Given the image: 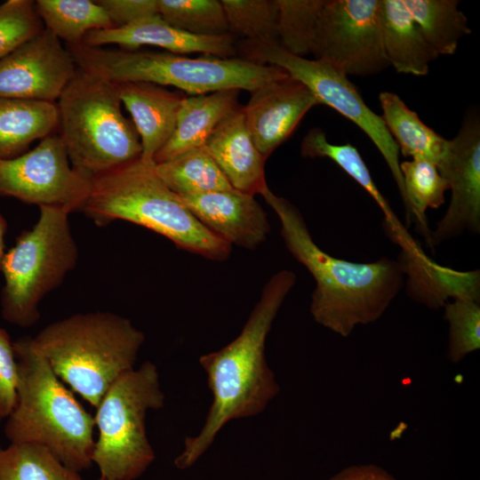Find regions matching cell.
I'll list each match as a JSON object with an SVG mask.
<instances>
[{
  "label": "cell",
  "mask_w": 480,
  "mask_h": 480,
  "mask_svg": "<svg viewBox=\"0 0 480 480\" xmlns=\"http://www.w3.org/2000/svg\"><path fill=\"white\" fill-rule=\"evenodd\" d=\"M295 283L296 275L291 270L274 274L264 285L239 335L220 350L199 358L212 402L198 435L186 437L183 452L174 460L178 468L191 467L228 421L260 413L278 394L279 386L265 359V343Z\"/></svg>",
  "instance_id": "1"
},
{
  "label": "cell",
  "mask_w": 480,
  "mask_h": 480,
  "mask_svg": "<svg viewBox=\"0 0 480 480\" xmlns=\"http://www.w3.org/2000/svg\"><path fill=\"white\" fill-rule=\"evenodd\" d=\"M260 195L280 220L287 250L316 282L310 303L314 320L342 337L359 324L378 320L404 284L398 260L383 257L360 263L333 257L315 243L293 204L275 195L268 186Z\"/></svg>",
  "instance_id": "2"
},
{
  "label": "cell",
  "mask_w": 480,
  "mask_h": 480,
  "mask_svg": "<svg viewBox=\"0 0 480 480\" xmlns=\"http://www.w3.org/2000/svg\"><path fill=\"white\" fill-rule=\"evenodd\" d=\"M155 165L140 157L92 177L81 211L97 226L126 220L166 237L181 250L226 260L232 246L196 218L160 179Z\"/></svg>",
  "instance_id": "3"
},
{
  "label": "cell",
  "mask_w": 480,
  "mask_h": 480,
  "mask_svg": "<svg viewBox=\"0 0 480 480\" xmlns=\"http://www.w3.org/2000/svg\"><path fill=\"white\" fill-rule=\"evenodd\" d=\"M17 401L4 428L11 443L46 447L67 468L80 472L92 465L94 418L56 376L31 337L13 341Z\"/></svg>",
  "instance_id": "4"
},
{
  "label": "cell",
  "mask_w": 480,
  "mask_h": 480,
  "mask_svg": "<svg viewBox=\"0 0 480 480\" xmlns=\"http://www.w3.org/2000/svg\"><path fill=\"white\" fill-rule=\"evenodd\" d=\"M144 340L129 319L94 311L46 325L31 343L63 383L97 408L110 386L134 369Z\"/></svg>",
  "instance_id": "5"
},
{
  "label": "cell",
  "mask_w": 480,
  "mask_h": 480,
  "mask_svg": "<svg viewBox=\"0 0 480 480\" xmlns=\"http://www.w3.org/2000/svg\"><path fill=\"white\" fill-rule=\"evenodd\" d=\"M76 67L114 84L150 83L173 86L190 95L222 90L252 92L289 76L284 69L244 59L190 58L169 52L66 45Z\"/></svg>",
  "instance_id": "6"
},
{
  "label": "cell",
  "mask_w": 480,
  "mask_h": 480,
  "mask_svg": "<svg viewBox=\"0 0 480 480\" xmlns=\"http://www.w3.org/2000/svg\"><path fill=\"white\" fill-rule=\"evenodd\" d=\"M116 84L77 68L57 100L60 137L74 168L93 177L141 156V144L121 109Z\"/></svg>",
  "instance_id": "7"
},
{
  "label": "cell",
  "mask_w": 480,
  "mask_h": 480,
  "mask_svg": "<svg viewBox=\"0 0 480 480\" xmlns=\"http://www.w3.org/2000/svg\"><path fill=\"white\" fill-rule=\"evenodd\" d=\"M39 209L37 222L17 238L0 266L5 282L1 292L2 316L20 327L32 326L40 319V301L62 284L78 259L69 213L52 206Z\"/></svg>",
  "instance_id": "8"
},
{
  "label": "cell",
  "mask_w": 480,
  "mask_h": 480,
  "mask_svg": "<svg viewBox=\"0 0 480 480\" xmlns=\"http://www.w3.org/2000/svg\"><path fill=\"white\" fill-rule=\"evenodd\" d=\"M156 366L150 361L120 376L97 406L94 418L99 429L92 462L100 477L108 480H134L155 460L146 432L148 410L164 406Z\"/></svg>",
  "instance_id": "9"
},
{
  "label": "cell",
  "mask_w": 480,
  "mask_h": 480,
  "mask_svg": "<svg viewBox=\"0 0 480 480\" xmlns=\"http://www.w3.org/2000/svg\"><path fill=\"white\" fill-rule=\"evenodd\" d=\"M239 48L244 60L284 69L290 76L309 89L319 104L332 108L356 124L369 137L392 174L404 203L406 226H410L412 217L400 170L397 145L389 134L381 116L374 113L366 105L348 76L327 62L292 55L277 43L243 40Z\"/></svg>",
  "instance_id": "10"
},
{
  "label": "cell",
  "mask_w": 480,
  "mask_h": 480,
  "mask_svg": "<svg viewBox=\"0 0 480 480\" xmlns=\"http://www.w3.org/2000/svg\"><path fill=\"white\" fill-rule=\"evenodd\" d=\"M311 53L347 76L376 75L389 67L382 41L380 0H325Z\"/></svg>",
  "instance_id": "11"
},
{
  "label": "cell",
  "mask_w": 480,
  "mask_h": 480,
  "mask_svg": "<svg viewBox=\"0 0 480 480\" xmlns=\"http://www.w3.org/2000/svg\"><path fill=\"white\" fill-rule=\"evenodd\" d=\"M92 178L74 168L58 134L40 140L31 150L0 160V196L40 206L81 211Z\"/></svg>",
  "instance_id": "12"
},
{
  "label": "cell",
  "mask_w": 480,
  "mask_h": 480,
  "mask_svg": "<svg viewBox=\"0 0 480 480\" xmlns=\"http://www.w3.org/2000/svg\"><path fill=\"white\" fill-rule=\"evenodd\" d=\"M437 168L452 191L450 204L431 231L429 248L464 232L480 233V121L467 116L456 136L449 140Z\"/></svg>",
  "instance_id": "13"
},
{
  "label": "cell",
  "mask_w": 480,
  "mask_h": 480,
  "mask_svg": "<svg viewBox=\"0 0 480 480\" xmlns=\"http://www.w3.org/2000/svg\"><path fill=\"white\" fill-rule=\"evenodd\" d=\"M76 69L68 48L44 28L0 59V97L56 102Z\"/></svg>",
  "instance_id": "14"
},
{
  "label": "cell",
  "mask_w": 480,
  "mask_h": 480,
  "mask_svg": "<svg viewBox=\"0 0 480 480\" xmlns=\"http://www.w3.org/2000/svg\"><path fill=\"white\" fill-rule=\"evenodd\" d=\"M316 105L319 101L310 90L289 76L251 92L242 108L252 139L267 159Z\"/></svg>",
  "instance_id": "15"
},
{
  "label": "cell",
  "mask_w": 480,
  "mask_h": 480,
  "mask_svg": "<svg viewBox=\"0 0 480 480\" xmlns=\"http://www.w3.org/2000/svg\"><path fill=\"white\" fill-rule=\"evenodd\" d=\"M180 197L205 228L231 246L253 250L270 233L267 214L254 196L230 188Z\"/></svg>",
  "instance_id": "16"
},
{
  "label": "cell",
  "mask_w": 480,
  "mask_h": 480,
  "mask_svg": "<svg viewBox=\"0 0 480 480\" xmlns=\"http://www.w3.org/2000/svg\"><path fill=\"white\" fill-rule=\"evenodd\" d=\"M92 47L117 44L124 49L142 45L156 46L177 54L203 53L218 58H233L236 48L233 35L196 36L167 24L159 15L147 17L121 28L88 32L81 43Z\"/></svg>",
  "instance_id": "17"
},
{
  "label": "cell",
  "mask_w": 480,
  "mask_h": 480,
  "mask_svg": "<svg viewBox=\"0 0 480 480\" xmlns=\"http://www.w3.org/2000/svg\"><path fill=\"white\" fill-rule=\"evenodd\" d=\"M204 147L233 188L254 196L268 187L266 158L252 139L242 107L219 124Z\"/></svg>",
  "instance_id": "18"
},
{
  "label": "cell",
  "mask_w": 480,
  "mask_h": 480,
  "mask_svg": "<svg viewBox=\"0 0 480 480\" xmlns=\"http://www.w3.org/2000/svg\"><path fill=\"white\" fill-rule=\"evenodd\" d=\"M116 87L139 134L142 148L140 158L154 162V156L173 132L184 96L150 83H122L116 84Z\"/></svg>",
  "instance_id": "19"
},
{
  "label": "cell",
  "mask_w": 480,
  "mask_h": 480,
  "mask_svg": "<svg viewBox=\"0 0 480 480\" xmlns=\"http://www.w3.org/2000/svg\"><path fill=\"white\" fill-rule=\"evenodd\" d=\"M409 297L419 304L436 309L449 299L480 302V270L459 271L432 260L420 245L401 250L398 257Z\"/></svg>",
  "instance_id": "20"
},
{
  "label": "cell",
  "mask_w": 480,
  "mask_h": 480,
  "mask_svg": "<svg viewBox=\"0 0 480 480\" xmlns=\"http://www.w3.org/2000/svg\"><path fill=\"white\" fill-rule=\"evenodd\" d=\"M238 94L239 90L230 89L184 96L173 132L154 156V163H163L188 150L204 147L219 124L240 107Z\"/></svg>",
  "instance_id": "21"
},
{
  "label": "cell",
  "mask_w": 480,
  "mask_h": 480,
  "mask_svg": "<svg viewBox=\"0 0 480 480\" xmlns=\"http://www.w3.org/2000/svg\"><path fill=\"white\" fill-rule=\"evenodd\" d=\"M385 55L397 73L426 76L438 58L425 40L402 0H380Z\"/></svg>",
  "instance_id": "22"
},
{
  "label": "cell",
  "mask_w": 480,
  "mask_h": 480,
  "mask_svg": "<svg viewBox=\"0 0 480 480\" xmlns=\"http://www.w3.org/2000/svg\"><path fill=\"white\" fill-rule=\"evenodd\" d=\"M300 154L304 157H327L337 164L345 172L355 180L374 199L384 214L383 228L388 237L401 250L417 244V242L400 222L387 199L380 192L370 171L357 148L350 143L344 145L332 144L327 140L325 132L318 127L313 128L304 136Z\"/></svg>",
  "instance_id": "23"
},
{
  "label": "cell",
  "mask_w": 480,
  "mask_h": 480,
  "mask_svg": "<svg viewBox=\"0 0 480 480\" xmlns=\"http://www.w3.org/2000/svg\"><path fill=\"white\" fill-rule=\"evenodd\" d=\"M56 102L0 97V160L28 151L36 140L58 128Z\"/></svg>",
  "instance_id": "24"
},
{
  "label": "cell",
  "mask_w": 480,
  "mask_h": 480,
  "mask_svg": "<svg viewBox=\"0 0 480 480\" xmlns=\"http://www.w3.org/2000/svg\"><path fill=\"white\" fill-rule=\"evenodd\" d=\"M379 100L382 109L381 117L399 153L412 159L431 162L437 166L446 152L449 140L424 124L397 94L382 92Z\"/></svg>",
  "instance_id": "25"
},
{
  "label": "cell",
  "mask_w": 480,
  "mask_h": 480,
  "mask_svg": "<svg viewBox=\"0 0 480 480\" xmlns=\"http://www.w3.org/2000/svg\"><path fill=\"white\" fill-rule=\"evenodd\" d=\"M425 40L440 55L456 52L460 40L469 35L468 18L457 0H402Z\"/></svg>",
  "instance_id": "26"
},
{
  "label": "cell",
  "mask_w": 480,
  "mask_h": 480,
  "mask_svg": "<svg viewBox=\"0 0 480 480\" xmlns=\"http://www.w3.org/2000/svg\"><path fill=\"white\" fill-rule=\"evenodd\" d=\"M35 4L44 28L66 45L81 44L90 31L114 28L97 1L37 0Z\"/></svg>",
  "instance_id": "27"
},
{
  "label": "cell",
  "mask_w": 480,
  "mask_h": 480,
  "mask_svg": "<svg viewBox=\"0 0 480 480\" xmlns=\"http://www.w3.org/2000/svg\"><path fill=\"white\" fill-rule=\"evenodd\" d=\"M156 172L179 196L233 188L205 147L156 164Z\"/></svg>",
  "instance_id": "28"
},
{
  "label": "cell",
  "mask_w": 480,
  "mask_h": 480,
  "mask_svg": "<svg viewBox=\"0 0 480 480\" xmlns=\"http://www.w3.org/2000/svg\"><path fill=\"white\" fill-rule=\"evenodd\" d=\"M400 170L412 221H415L418 232L424 236L429 247L431 230L426 212L444 204L448 183L437 166L426 160L404 161L400 163Z\"/></svg>",
  "instance_id": "29"
},
{
  "label": "cell",
  "mask_w": 480,
  "mask_h": 480,
  "mask_svg": "<svg viewBox=\"0 0 480 480\" xmlns=\"http://www.w3.org/2000/svg\"><path fill=\"white\" fill-rule=\"evenodd\" d=\"M0 480H82V477L43 445L11 443L6 448L0 447Z\"/></svg>",
  "instance_id": "30"
},
{
  "label": "cell",
  "mask_w": 480,
  "mask_h": 480,
  "mask_svg": "<svg viewBox=\"0 0 480 480\" xmlns=\"http://www.w3.org/2000/svg\"><path fill=\"white\" fill-rule=\"evenodd\" d=\"M325 0H276L278 44L289 53L312 52L317 20Z\"/></svg>",
  "instance_id": "31"
},
{
  "label": "cell",
  "mask_w": 480,
  "mask_h": 480,
  "mask_svg": "<svg viewBox=\"0 0 480 480\" xmlns=\"http://www.w3.org/2000/svg\"><path fill=\"white\" fill-rule=\"evenodd\" d=\"M157 12L167 24L192 35L229 33L220 0H157Z\"/></svg>",
  "instance_id": "32"
},
{
  "label": "cell",
  "mask_w": 480,
  "mask_h": 480,
  "mask_svg": "<svg viewBox=\"0 0 480 480\" xmlns=\"http://www.w3.org/2000/svg\"><path fill=\"white\" fill-rule=\"evenodd\" d=\"M228 32L244 40L277 43L276 0H220Z\"/></svg>",
  "instance_id": "33"
},
{
  "label": "cell",
  "mask_w": 480,
  "mask_h": 480,
  "mask_svg": "<svg viewBox=\"0 0 480 480\" xmlns=\"http://www.w3.org/2000/svg\"><path fill=\"white\" fill-rule=\"evenodd\" d=\"M444 308V318L449 324L447 357L458 364L480 348V302L456 299Z\"/></svg>",
  "instance_id": "34"
},
{
  "label": "cell",
  "mask_w": 480,
  "mask_h": 480,
  "mask_svg": "<svg viewBox=\"0 0 480 480\" xmlns=\"http://www.w3.org/2000/svg\"><path fill=\"white\" fill-rule=\"evenodd\" d=\"M44 29L35 1L8 0L0 4V59Z\"/></svg>",
  "instance_id": "35"
},
{
  "label": "cell",
  "mask_w": 480,
  "mask_h": 480,
  "mask_svg": "<svg viewBox=\"0 0 480 480\" xmlns=\"http://www.w3.org/2000/svg\"><path fill=\"white\" fill-rule=\"evenodd\" d=\"M17 363L13 341L0 328V421L7 420L17 401Z\"/></svg>",
  "instance_id": "36"
},
{
  "label": "cell",
  "mask_w": 480,
  "mask_h": 480,
  "mask_svg": "<svg viewBox=\"0 0 480 480\" xmlns=\"http://www.w3.org/2000/svg\"><path fill=\"white\" fill-rule=\"evenodd\" d=\"M105 10L114 28L158 15L157 0H97Z\"/></svg>",
  "instance_id": "37"
},
{
  "label": "cell",
  "mask_w": 480,
  "mask_h": 480,
  "mask_svg": "<svg viewBox=\"0 0 480 480\" xmlns=\"http://www.w3.org/2000/svg\"><path fill=\"white\" fill-rule=\"evenodd\" d=\"M328 480H396V478L380 466L360 464L347 467Z\"/></svg>",
  "instance_id": "38"
},
{
  "label": "cell",
  "mask_w": 480,
  "mask_h": 480,
  "mask_svg": "<svg viewBox=\"0 0 480 480\" xmlns=\"http://www.w3.org/2000/svg\"><path fill=\"white\" fill-rule=\"evenodd\" d=\"M7 230V222L0 212V266L4 255V236Z\"/></svg>",
  "instance_id": "39"
},
{
  "label": "cell",
  "mask_w": 480,
  "mask_h": 480,
  "mask_svg": "<svg viewBox=\"0 0 480 480\" xmlns=\"http://www.w3.org/2000/svg\"><path fill=\"white\" fill-rule=\"evenodd\" d=\"M99 480H108V479H106V478H103V477H100V479H99Z\"/></svg>",
  "instance_id": "40"
}]
</instances>
